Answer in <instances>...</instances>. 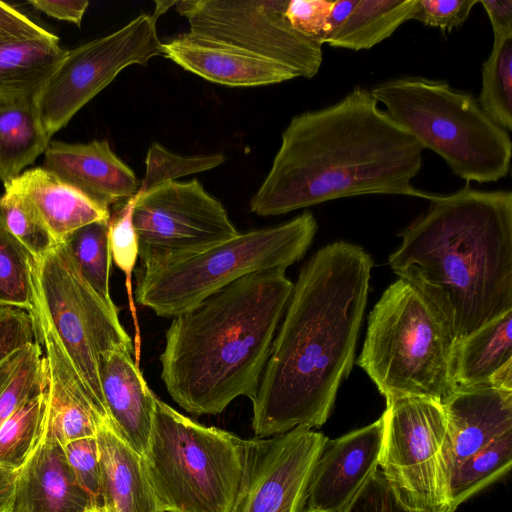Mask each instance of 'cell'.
<instances>
[{"label": "cell", "mask_w": 512, "mask_h": 512, "mask_svg": "<svg viewBox=\"0 0 512 512\" xmlns=\"http://www.w3.org/2000/svg\"><path fill=\"white\" fill-rule=\"evenodd\" d=\"M104 512H161L142 456L115 431L110 420L96 429Z\"/></svg>", "instance_id": "44dd1931"}, {"label": "cell", "mask_w": 512, "mask_h": 512, "mask_svg": "<svg viewBox=\"0 0 512 512\" xmlns=\"http://www.w3.org/2000/svg\"><path fill=\"white\" fill-rule=\"evenodd\" d=\"M156 19L142 13L120 29L66 53L34 98L49 139L130 65L162 56Z\"/></svg>", "instance_id": "8fae6325"}, {"label": "cell", "mask_w": 512, "mask_h": 512, "mask_svg": "<svg viewBox=\"0 0 512 512\" xmlns=\"http://www.w3.org/2000/svg\"><path fill=\"white\" fill-rule=\"evenodd\" d=\"M423 150L370 91L357 87L333 105L291 119L250 210L275 216L366 194L430 201L433 194L412 184Z\"/></svg>", "instance_id": "7a4b0ae2"}, {"label": "cell", "mask_w": 512, "mask_h": 512, "mask_svg": "<svg viewBox=\"0 0 512 512\" xmlns=\"http://www.w3.org/2000/svg\"><path fill=\"white\" fill-rule=\"evenodd\" d=\"M479 0H417L412 20L451 32L468 19Z\"/></svg>", "instance_id": "74e56055"}, {"label": "cell", "mask_w": 512, "mask_h": 512, "mask_svg": "<svg viewBox=\"0 0 512 512\" xmlns=\"http://www.w3.org/2000/svg\"><path fill=\"white\" fill-rule=\"evenodd\" d=\"M382 417L335 439H327L314 466L304 512H346L379 468Z\"/></svg>", "instance_id": "9a60e30c"}, {"label": "cell", "mask_w": 512, "mask_h": 512, "mask_svg": "<svg viewBox=\"0 0 512 512\" xmlns=\"http://www.w3.org/2000/svg\"><path fill=\"white\" fill-rule=\"evenodd\" d=\"M485 9L494 38L512 33V0H479Z\"/></svg>", "instance_id": "7bdbcfd3"}, {"label": "cell", "mask_w": 512, "mask_h": 512, "mask_svg": "<svg viewBox=\"0 0 512 512\" xmlns=\"http://www.w3.org/2000/svg\"><path fill=\"white\" fill-rule=\"evenodd\" d=\"M416 4L417 0H358L325 44L354 51L371 49L411 20Z\"/></svg>", "instance_id": "484cf974"}, {"label": "cell", "mask_w": 512, "mask_h": 512, "mask_svg": "<svg viewBox=\"0 0 512 512\" xmlns=\"http://www.w3.org/2000/svg\"><path fill=\"white\" fill-rule=\"evenodd\" d=\"M28 4L47 16L81 25L83 16L89 6L87 0H30Z\"/></svg>", "instance_id": "b9f144b4"}, {"label": "cell", "mask_w": 512, "mask_h": 512, "mask_svg": "<svg viewBox=\"0 0 512 512\" xmlns=\"http://www.w3.org/2000/svg\"><path fill=\"white\" fill-rule=\"evenodd\" d=\"M334 3L335 0H291L285 16L298 33L323 45Z\"/></svg>", "instance_id": "f35d334b"}, {"label": "cell", "mask_w": 512, "mask_h": 512, "mask_svg": "<svg viewBox=\"0 0 512 512\" xmlns=\"http://www.w3.org/2000/svg\"><path fill=\"white\" fill-rule=\"evenodd\" d=\"M91 503L69 467L63 446L44 429L35 450L16 470L5 512H84Z\"/></svg>", "instance_id": "e0dca14e"}, {"label": "cell", "mask_w": 512, "mask_h": 512, "mask_svg": "<svg viewBox=\"0 0 512 512\" xmlns=\"http://www.w3.org/2000/svg\"><path fill=\"white\" fill-rule=\"evenodd\" d=\"M46 387L45 361L36 340L24 348L20 364L0 394V426L29 399Z\"/></svg>", "instance_id": "e575fe53"}, {"label": "cell", "mask_w": 512, "mask_h": 512, "mask_svg": "<svg viewBox=\"0 0 512 512\" xmlns=\"http://www.w3.org/2000/svg\"><path fill=\"white\" fill-rule=\"evenodd\" d=\"M441 405L450 441L449 476L465 459L512 431V391L460 388Z\"/></svg>", "instance_id": "d6986e66"}, {"label": "cell", "mask_w": 512, "mask_h": 512, "mask_svg": "<svg viewBox=\"0 0 512 512\" xmlns=\"http://www.w3.org/2000/svg\"><path fill=\"white\" fill-rule=\"evenodd\" d=\"M35 340L28 312L0 306V394L14 376L18 362L12 359Z\"/></svg>", "instance_id": "d590c367"}, {"label": "cell", "mask_w": 512, "mask_h": 512, "mask_svg": "<svg viewBox=\"0 0 512 512\" xmlns=\"http://www.w3.org/2000/svg\"><path fill=\"white\" fill-rule=\"evenodd\" d=\"M358 0H335L332 11L327 21V31L323 44L330 38L345 22Z\"/></svg>", "instance_id": "ee69618b"}, {"label": "cell", "mask_w": 512, "mask_h": 512, "mask_svg": "<svg viewBox=\"0 0 512 512\" xmlns=\"http://www.w3.org/2000/svg\"><path fill=\"white\" fill-rule=\"evenodd\" d=\"M108 222L104 220L85 225L73 232L64 243L83 278L105 301L114 303L109 287L112 257Z\"/></svg>", "instance_id": "f546056e"}, {"label": "cell", "mask_w": 512, "mask_h": 512, "mask_svg": "<svg viewBox=\"0 0 512 512\" xmlns=\"http://www.w3.org/2000/svg\"><path fill=\"white\" fill-rule=\"evenodd\" d=\"M54 36L23 13L0 1V39L30 40Z\"/></svg>", "instance_id": "60d3db41"}, {"label": "cell", "mask_w": 512, "mask_h": 512, "mask_svg": "<svg viewBox=\"0 0 512 512\" xmlns=\"http://www.w3.org/2000/svg\"><path fill=\"white\" fill-rule=\"evenodd\" d=\"M136 200L137 194L128 198L113 215L110 214L108 237L112 260L126 277L128 301L135 325V360L139 363L140 332L132 292V273L138 260V240L132 220Z\"/></svg>", "instance_id": "d6a6232c"}, {"label": "cell", "mask_w": 512, "mask_h": 512, "mask_svg": "<svg viewBox=\"0 0 512 512\" xmlns=\"http://www.w3.org/2000/svg\"><path fill=\"white\" fill-rule=\"evenodd\" d=\"M31 256L0 225V306L30 312L33 308Z\"/></svg>", "instance_id": "1f68e13d"}, {"label": "cell", "mask_w": 512, "mask_h": 512, "mask_svg": "<svg viewBox=\"0 0 512 512\" xmlns=\"http://www.w3.org/2000/svg\"><path fill=\"white\" fill-rule=\"evenodd\" d=\"M318 224L310 211L271 227L238 233L198 253L136 270L135 297L161 317H175L249 274L285 269L310 247Z\"/></svg>", "instance_id": "ba28073f"}, {"label": "cell", "mask_w": 512, "mask_h": 512, "mask_svg": "<svg viewBox=\"0 0 512 512\" xmlns=\"http://www.w3.org/2000/svg\"><path fill=\"white\" fill-rule=\"evenodd\" d=\"M136 194L132 220L141 267L198 253L239 233L222 203L197 179Z\"/></svg>", "instance_id": "4fadbf2b"}, {"label": "cell", "mask_w": 512, "mask_h": 512, "mask_svg": "<svg viewBox=\"0 0 512 512\" xmlns=\"http://www.w3.org/2000/svg\"><path fill=\"white\" fill-rule=\"evenodd\" d=\"M162 56L210 82L253 87L297 78L289 69L235 47L185 32L162 44Z\"/></svg>", "instance_id": "ac0fdd59"}, {"label": "cell", "mask_w": 512, "mask_h": 512, "mask_svg": "<svg viewBox=\"0 0 512 512\" xmlns=\"http://www.w3.org/2000/svg\"><path fill=\"white\" fill-rule=\"evenodd\" d=\"M285 271L244 276L173 317L161 378L185 411L217 415L255 396L294 286Z\"/></svg>", "instance_id": "277c9868"}, {"label": "cell", "mask_w": 512, "mask_h": 512, "mask_svg": "<svg viewBox=\"0 0 512 512\" xmlns=\"http://www.w3.org/2000/svg\"><path fill=\"white\" fill-rule=\"evenodd\" d=\"M401 238L392 271L434 306L456 343L512 310L510 191L434 195Z\"/></svg>", "instance_id": "3957f363"}, {"label": "cell", "mask_w": 512, "mask_h": 512, "mask_svg": "<svg viewBox=\"0 0 512 512\" xmlns=\"http://www.w3.org/2000/svg\"><path fill=\"white\" fill-rule=\"evenodd\" d=\"M100 382L115 431L142 456L151 433L156 395L135 361L134 348L106 353L100 362Z\"/></svg>", "instance_id": "ffe728a7"}, {"label": "cell", "mask_w": 512, "mask_h": 512, "mask_svg": "<svg viewBox=\"0 0 512 512\" xmlns=\"http://www.w3.org/2000/svg\"><path fill=\"white\" fill-rule=\"evenodd\" d=\"M390 117L467 182H496L510 169L512 142L472 95L420 77L386 81L370 90Z\"/></svg>", "instance_id": "52a82bcc"}, {"label": "cell", "mask_w": 512, "mask_h": 512, "mask_svg": "<svg viewBox=\"0 0 512 512\" xmlns=\"http://www.w3.org/2000/svg\"><path fill=\"white\" fill-rule=\"evenodd\" d=\"M327 439L306 426L250 439L247 482L235 512H304L310 478Z\"/></svg>", "instance_id": "5bb4252c"}, {"label": "cell", "mask_w": 512, "mask_h": 512, "mask_svg": "<svg viewBox=\"0 0 512 512\" xmlns=\"http://www.w3.org/2000/svg\"><path fill=\"white\" fill-rule=\"evenodd\" d=\"M46 422L45 389L29 399L0 426V466L17 470L39 444Z\"/></svg>", "instance_id": "f1b7e54d"}, {"label": "cell", "mask_w": 512, "mask_h": 512, "mask_svg": "<svg viewBox=\"0 0 512 512\" xmlns=\"http://www.w3.org/2000/svg\"><path fill=\"white\" fill-rule=\"evenodd\" d=\"M65 53L56 35L0 39V103L34 99Z\"/></svg>", "instance_id": "603a6c76"}, {"label": "cell", "mask_w": 512, "mask_h": 512, "mask_svg": "<svg viewBox=\"0 0 512 512\" xmlns=\"http://www.w3.org/2000/svg\"><path fill=\"white\" fill-rule=\"evenodd\" d=\"M482 110L507 132L512 130V33L494 38L482 65Z\"/></svg>", "instance_id": "83f0119b"}, {"label": "cell", "mask_w": 512, "mask_h": 512, "mask_svg": "<svg viewBox=\"0 0 512 512\" xmlns=\"http://www.w3.org/2000/svg\"><path fill=\"white\" fill-rule=\"evenodd\" d=\"M224 161L225 156L222 154L182 156L167 150L159 143H153L147 151L146 169L138 193L148 192L181 176L213 169Z\"/></svg>", "instance_id": "836d02e7"}, {"label": "cell", "mask_w": 512, "mask_h": 512, "mask_svg": "<svg viewBox=\"0 0 512 512\" xmlns=\"http://www.w3.org/2000/svg\"><path fill=\"white\" fill-rule=\"evenodd\" d=\"M43 168L106 209L134 196L140 186L134 171L113 152L107 140L50 142Z\"/></svg>", "instance_id": "2e32d148"}, {"label": "cell", "mask_w": 512, "mask_h": 512, "mask_svg": "<svg viewBox=\"0 0 512 512\" xmlns=\"http://www.w3.org/2000/svg\"><path fill=\"white\" fill-rule=\"evenodd\" d=\"M346 512H427L407 506L378 468L365 483Z\"/></svg>", "instance_id": "ab89813d"}, {"label": "cell", "mask_w": 512, "mask_h": 512, "mask_svg": "<svg viewBox=\"0 0 512 512\" xmlns=\"http://www.w3.org/2000/svg\"><path fill=\"white\" fill-rule=\"evenodd\" d=\"M372 258L339 241L303 266L252 398V428L266 438L321 427L353 366Z\"/></svg>", "instance_id": "6da1fadb"}, {"label": "cell", "mask_w": 512, "mask_h": 512, "mask_svg": "<svg viewBox=\"0 0 512 512\" xmlns=\"http://www.w3.org/2000/svg\"><path fill=\"white\" fill-rule=\"evenodd\" d=\"M250 439L208 427L155 397L143 465L161 512H235Z\"/></svg>", "instance_id": "5b68a950"}, {"label": "cell", "mask_w": 512, "mask_h": 512, "mask_svg": "<svg viewBox=\"0 0 512 512\" xmlns=\"http://www.w3.org/2000/svg\"><path fill=\"white\" fill-rule=\"evenodd\" d=\"M512 310L456 343L453 377L456 389L490 386L492 377L512 363Z\"/></svg>", "instance_id": "cb8c5ba5"}, {"label": "cell", "mask_w": 512, "mask_h": 512, "mask_svg": "<svg viewBox=\"0 0 512 512\" xmlns=\"http://www.w3.org/2000/svg\"><path fill=\"white\" fill-rule=\"evenodd\" d=\"M287 0H185L174 8L194 37L226 44L313 78L323 61L322 44L298 33L285 16Z\"/></svg>", "instance_id": "7c38bea8"}, {"label": "cell", "mask_w": 512, "mask_h": 512, "mask_svg": "<svg viewBox=\"0 0 512 512\" xmlns=\"http://www.w3.org/2000/svg\"><path fill=\"white\" fill-rule=\"evenodd\" d=\"M3 184L32 201L56 244L85 225L110 218L109 209L43 167L26 170Z\"/></svg>", "instance_id": "7402d4cb"}, {"label": "cell", "mask_w": 512, "mask_h": 512, "mask_svg": "<svg viewBox=\"0 0 512 512\" xmlns=\"http://www.w3.org/2000/svg\"><path fill=\"white\" fill-rule=\"evenodd\" d=\"M30 266L33 306L45 316L85 390L109 418L100 382L101 358L118 348H134L116 305L83 278L65 243L31 258Z\"/></svg>", "instance_id": "9c48e42d"}, {"label": "cell", "mask_w": 512, "mask_h": 512, "mask_svg": "<svg viewBox=\"0 0 512 512\" xmlns=\"http://www.w3.org/2000/svg\"><path fill=\"white\" fill-rule=\"evenodd\" d=\"M16 471L0 466V512H5L13 494Z\"/></svg>", "instance_id": "f6af8a7d"}, {"label": "cell", "mask_w": 512, "mask_h": 512, "mask_svg": "<svg viewBox=\"0 0 512 512\" xmlns=\"http://www.w3.org/2000/svg\"><path fill=\"white\" fill-rule=\"evenodd\" d=\"M176 1H156V8L152 16L157 20V18L166 12L170 7H174Z\"/></svg>", "instance_id": "bcb514c9"}, {"label": "cell", "mask_w": 512, "mask_h": 512, "mask_svg": "<svg viewBox=\"0 0 512 512\" xmlns=\"http://www.w3.org/2000/svg\"><path fill=\"white\" fill-rule=\"evenodd\" d=\"M379 469L410 508L450 512V441L442 405L404 397L387 402Z\"/></svg>", "instance_id": "30bf717a"}, {"label": "cell", "mask_w": 512, "mask_h": 512, "mask_svg": "<svg viewBox=\"0 0 512 512\" xmlns=\"http://www.w3.org/2000/svg\"><path fill=\"white\" fill-rule=\"evenodd\" d=\"M0 225L32 259L42 257L56 245L32 201L13 189L4 188L0 196Z\"/></svg>", "instance_id": "4dcf8cb0"}, {"label": "cell", "mask_w": 512, "mask_h": 512, "mask_svg": "<svg viewBox=\"0 0 512 512\" xmlns=\"http://www.w3.org/2000/svg\"><path fill=\"white\" fill-rule=\"evenodd\" d=\"M84 512H104L102 505L91 503Z\"/></svg>", "instance_id": "7dc6e473"}, {"label": "cell", "mask_w": 512, "mask_h": 512, "mask_svg": "<svg viewBox=\"0 0 512 512\" xmlns=\"http://www.w3.org/2000/svg\"><path fill=\"white\" fill-rule=\"evenodd\" d=\"M455 347L441 314L415 287L398 279L369 315L357 364L386 403L419 397L442 404L456 390Z\"/></svg>", "instance_id": "8992f818"}, {"label": "cell", "mask_w": 512, "mask_h": 512, "mask_svg": "<svg viewBox=\"0 0 512 512\" xmlns=\"http://www.w3.org/2000/svg\"><path fill=\"white\" fill-rule=\"evenodd\" d=\"M512 466V431L486 445L455 467L448 484L450 512L506 475Z\"/></svg>", "instance_id": "4316f807"}, {"label": "cell", "mask_w": 512, "mask_h": 512, "mask_svg": "<svg viewBox=\"0 0 512 512\" xmlns=\"http://www.w3.org/2000/svg\"><path fill=\"white\" fill-rule=\"evenodd\" d=\"M49 143L34 99L0 103V180L3 183L33 164Z\"/></svg>", "instance_id": "d4e9b609"}, {"label": "cell", "mask_w": 512, "mask_h": 512, "mask_svg": "<svg viewBox=\"0 0 512 512\" xmlns=\"http://www.w3.org/2000/svg\"><path fill=\"white\" fill-rule=\"evenodd\" d=\"M63 450L78 484L93 503H101V475L95 437L77 439L63 445Z\"/></svg>", "instance_id": "8d00e7d4"}]
</instances>
